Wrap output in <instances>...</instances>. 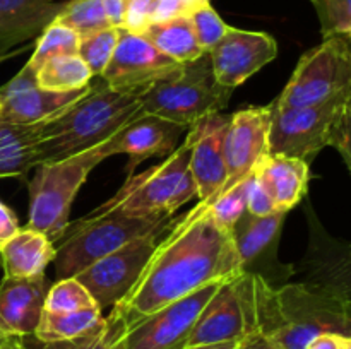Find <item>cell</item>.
Masks as SVG:
<instances>
[{
	"instance_id": "1",
	"label": "cell",
	"mask_w": 351,
	"mask_h": 349,
	"mask_svg": "<svg viewBox=\"0 0 351 349\" xmlns=\"http://www.w3.org/2000/svg\"><path fill=\"white\" fill-rule=\"evenodd\" d=\"M242 274L232 231L204 202L175 218L123 300L113 305L127 328L211 283Z\"/></svg>"
},
{
	"instance_id": "2",
	"label": "cell",
	"mask_w": 351,
	"mask_h": 349,
	"mask_svg": "<svg viewBox=\"0 0 351 349\" xmlns=\"http://www.w3.org/2000/svg\"><path fill=\"white\" fill-rule=\"evenodd\" d=\"M249 276V274H247ZM254 328L276 349H305L324 332L351 337V308L314 293L304 284L273 287L250 276Z\"/></svg>"
},
{
	"instance_id": "3",
	"label": "cell",
	"mask_w": 351,
	"mask_h": 349,
	"mask_svg": "<svg viewBox=\"0 0 351 349\" xmlns=\"http://www.w3.org/2000/svg\"><path fill=\"white\" fill-rule=\"evenodd\" d=\"M139 109L137 94L115 91L99 79L88 94L45 123L36 144L38 164L65 159L106 142Z\"/></svg>"
},
{
	"instance_id": "4",
	"label": "cell",
	"mask_w": 351,
	"mask_h": 349,
	"mask_svg": "<svg viewBox=\"0 0 351 349\" xmlns=\"http://www.w3.org/2000/svg\"><path fill=\"white\" fill-rule=\"evenodd\" d=\"M197 123L189 127L185 140L160 164L139 174H129L122 188L112 198L98 205L84 218L127 216L156 219L175 216V212L197 197L195 183L189 171L192 146L197 137Z\"/></svg>"
},
{
	"instance_id": "5",
	"label": "cell",
	"mask_w": 351,
	"mask_h": 349,
	"mask_svg": "<svg viewBox=\"0 0 351 349\" xmlns=\"http://www.w3.org/2000/svg\"><path fill=\"white\" fill-rule=\"evenodd\" d=\"M351 94L302 108H276L269 127V154L311 164L324 147H335L350 168Z\"/></svg>"
},
{
	"instance_id": "6",
	"label": "cell",
	"mask_w": 351,
	"mask_h": 349,
	"mask_svg": "<svg viewBox=\"0 0 351 349\" xmlns=\"http://www.w3.org/2000/svg\"><path fill=\"white\" fill-rule=\"evenodd\" d=\"M232 92L233 89L216 81L209 55L204 53L144 89L137 99L143 113L189 129L206 116L221 113Z\"/></svg>"
},
{
	"instance_id": "7",
	"label": "cell",
	"mask_w": 351,
	"mask_h": 349,
	"mask_svg": "<svg viewBox=\"0 0 351 349\" xmlns=\"http://www.w3.org/2000/svg\"><path fill=\"white\" fill-rule=\"evenodd\" d=\"M106 157H110L108 140L75 156L38 164L29 181V219L26 228L57 243L67 229L72 202L79 188Z\"/></svg>"
},
{
	"instance_id": "8",
	"label": "cell",
	"mask_w": 351,
	"mask_h": 349,
	"mask_svg": "<svg viewBox=\"0 0 351 349\" xmlns=\"http://www.w3.org/2000/svg\"><path fill=\"white\" fill-rule=\"evenodd\" d=\"M170 218L173 216L156 219L101 216L81 218L72 224L69 222L64 236L58 240L60 245L55 248V276L57 279L75 277L96 260L146 235Z\"/></svg>"
},
{
	"instance_id": "9",
	"label": "cell",
	"mask_w": 351,
	"mask_h": 349,
	"mask_svg": "<svg viewBox=\"0 0 351 349\" xmlns=\"http://www.w3.org/2000/svg\"><path fill=\"white\" fill-rule=\"evenodd\" d=\"M351 94L350 38L335 36L302 55L276 108H302Z\"/></svg>"
},
{
	"instance_id": "10",
	"label": "cell",
	"mask_w": 351,
	"mask_h": 349,
	"mask_svg": "<svg viewBox=\"0 0 351 349\" xmlns=\"http://www.w3.org/2000/svg\"><path fill=\"white\" fill-rule=\"evenodd\" d=\"M175 218L177 216L153 228L146 235L125 243L103 259L96 260L75 276V279L89 291L99 310L112 308L125 298L143 272L149 257L153 255L160 238L170 228Z\"/></svg>"
},
{
	"instance_id": "11",
	"label": "cell",
	"mask_w": 351,
	"mask_h": 349,
	"mask_svg": "<svg viewBox=\"0 0 351 349\" xmlns=\"http://www.w3.org/2000/svg\"><path fill=\"white\" fill-rule=\"evenodd\" d=\"M254 328L250 276L239 274L219 283L199 313L185 348L239 341Z\"/></svg>"
},
{
	"instance_id": "12",
	"label": "cell",
	"mask_w": 351,
	"mask_h": 349,
	"mask_svg": "<svg viewBox=\"0 0 351 349\" xmlns=\"http://www.w3.org/2000/svg\"><path fill=\"white\" fill-rule=\"evenodd\" d=\"M180 67L182 64L161 53L144 36L120 27L119 43L103 70L101 81L115 91L139 96Z\"/></svg>"
},
{
	"instance_id": "13",
	"label": "cell",
	"mask_w": 351,
	"mask_h": 349,
	"mask_svg": "<svg viewBox=\"0 0 351 349\" xmlns=\"http://www.w3.org/2000/svg\"><path fill=\"white\" fill-rule=\"evenodd\" d=\"M219 283L208 284L127 328L123 349H185L199 313Z\"/></svg>"
},
{
	"instance_id": "14",
	"label": "cell",
	"mask_w": 351,
	"mask_h": 349,
	"mask_svg": "<svg viewBox=\"0 0 351 349\" xmlns=\"http://www.w3.org/2000/svg\"><path fill=\"white\" fill-rule=\"evenodd\" d=\"M288 212L256 218L243 212L242 218L232 228L233 245L240 260V269L249 276H259L274 287L278 281H285L293 274L291 267L278 262V243Z\"/></svg>"
},
{
	"instance_id": "15",
	"label": "cell",
	"mask_w": 351,
	"mask_h": 349,
	"mask_svg": "<svg viewBox=\"0 0 351 349\" xmlns=\"http://www.w3.org/2000/svg\"><path fill=\"white\" fill-rule=\"evenodd\" d=\"M273 103L267 106H252L230 115L225 133L226 180L223 192L245 180L264 156L269 154V127Z\"/></svg>"
},
{
	"instance_id": "16",
	"label": "cell",
	"mask_w": 351,
	"mask_h": 349,
	"mask_svg": "<svg viewBox=\"0 0 351 349\" xmlns=\"http://www.w3.org/2000/svg\"><path fill=\"white\" fill-rule=\"evenodd\" d=\"M208 55L216 81L225 88L235 89L276 58L278 43L267 33L228 26L225 36Z\"/></svg>"
},
{
	"instance_id": "17",
	"label": "cell",
	"mask_w": 351,
	"mask_h": 349,
	"mask_svg": "<svg viewBox=\"0 0 351 349\" xmlns=\"http://www.w3.org/2000/svg\"><path fill=\"white\" fill-rule=\"evenodd\" d=\"M93 84L77 91H47L36 84V74L26 64L0 88V122L19 125L47 122L88 94Z\"/></svg>"
},
{
	"instance_id": "18",
	"label": "cell",
	"mask_w": 351,
	"mask_h": 349,
	"mask_svg": "<svg viewBox=\"0 0 351 349\" xmlns=\"http://www.w3.org/2000/svg\"><path fill=\"white\" fill-rule=\"evenodd\" d=\"M187 130L184 125L160 116L147 115L139 109L127 125L110 137L108 153L110 156L127 154L130 159L127 171L132 174L134 168L149 157L170 156L178 147V140Z\"/></svg>"
},
{
	"instance_id": "19",
	"label": "cell",
	"mask_w": 351,
	"mask_h": 349,
	"mask_svg": "<svg viewBox=\"0 0 351 349\" xmlns=\"http://www.w3.org/2000/svg\"><path fill=\"white\" fill-rule=\"evenodd\" d=\"M230 115L215 113L197 122V137L194 140L189 161V171L195 183L199 202L211 205L221 194L226 180L225 133Z\"/></svg>"
},
{
	"instance_id": "20",
	"label": "cell",
	"mask_w": 351,
	"mask_h": 349,
	"mask_svg": "<svg viewBox=\"0 0 351 349\" xmlns=\"http://www.w3.org/2000/svg\"><path fill=\"white\" fill-rule=\"evenodd\" d=\"M45 274L26 279L3 277L0 283V334L33 335L45 310Z\"/></svg>"
},
{
	"instance_id": "21",
	"label": "cell",
	"mask_w": 351,
	"mask_h": 349,
	"mask_svg": "<svg viewBox=\"0 0 351 349\" xmlns=\"http://www.w3.org/2000/svg\"><path fill=\"white\" fill-rule=\"evenodd\" d=\"M326 240V243H319L312 238L307 255L308 281L302 284L350 308V250L339 255L345 243L335 242L329 236Z\"/></svg>"
},
{
	"instance_id": "22",
	"label": "cell",
	"mask_w": 351,
	"mask_h": 349,
	"mask_svg": "<svg viewBox=\"0 0 351 349\" xmlns=\"http://www.w3.org/2000/svg\"><path fill=\"white\" fill-rule=\"evenodd\" d=\"M60 7L53 0H0V51L40 36Z\"/></svg>"
},
{
	"instance_id": "23",
	"label": "cell",
	"mask_w": 351,
	"mask_h": 349,
	"mask_svg": "<svg viewBox=\"0 0 351 349\" xmlns=\"http://www.w3.org/2000/svg\"><path fill=\"white\" fill-rule=\"evenodd\" d=\"M280 211L288 212L300 204L308 188V163L283 154H267L254 168Z\"/></svg>"
},
{
	"instance_id": "24",
	"label": "cell",
	"mask_w": 351,
	"mask_h": 349,
	"mask_svg": "<svg viewBox=\"0 0 351 349\" xmlns=\"http://www.w3.org/2000/svg\"><path fill=\"white\" fill-rule=\"evenodd\" d=\"M55 259V245L41 233L21 228L12 238L0 245V266L3 277L26 279L45 274Z\"/></svg>"
},
{
	"instance_id": "25",
	"label": "cell",
	"mask_w": 351,
	"mask_h": 349,
	"mask_svg": "<svg viewBox=\"0 0 351 349\" xmlns=\"http://www.w3.org/2000/svg\"><path fill=\"white\" fill-rule=\"evenodd\" d=\"M47 122L31 125L0 122V178L23 177L38 166L36 144Z\"/></svg>"
},
{
	"instance_id": "26",
	"label": "cell",
	"mask_w": 351,
	"mask_h": 349,
	"mask_svg": "<svg viewBox=\"0 0 351 349\" xmlns=\"http://www.w3.org/2000/svg\"><path fill=\"white\" fill-rule=\"evenodd\" d=\"M141 36L146 38L154 48L178 64H187L206 53L195 40L189 16L149 24Z\"/></svg>"
},
{
	"instance_id": "27",
	"label": "cell",
	"mask_w": 351,
	"mask_h": 349,
	"mask_svg": "<svg viewBox=\"0 0 351 349\" xmlns=\"http://www.w3.org/2000/svg\"><path fill=\"white\" fill-rule=\"evenodd\" d=\"M103 311L98 307L84 308L77 311H65V313H53V311L43 310L34 331V337L41 344H51V342H65L77 339L88 334L101 322Z\"/></svg>"
},
{
	"instance_id": "28",
	"label": "cell",
	"mask_w": 351,
	"mask_h": 349,
	"mask_svg": "<svg viewBox=\"0 0 351 349\" xmlns=\"http://www.w3.org/2000/svg\"><path fill=\"white\" fill-rule=\"evenodd\" d=\"M36 84L41 89L67 92L84 89L91 84L93 74L77 55L55 57L36 68Z\"/></svg>"
},
{
	"instance_id": "29",
	"label": "cell",
	"mask_w": 351,
	"mask_h": 349,
	"mask_svg": "<svg viewBox=\"0 0 351 349\" xmlns=\"http://www.w3.org/2000/svg\"><path fill=\"white\" fill-rule=\"evenodd\" d=\"M125 324L115 310H110L106 317L101 318L98 325L88 334L65 342H51L43 344L41 349H123V335Z\"/></svg>"
},
{
	"instance_id": "30",
	"label": "cell",
	"mask_w": 351,
	"mask_h": 349,
	"mask_svg": "<svg viewBox=\"0 0 351 349\" xmlns=\"http://www.w3.org/2000/svg\"><path fill=\"white\" fill-rule=\"evenodd\" d=\"M51 23L69 27L79 38L112 27L99 0H69L62 3L60 10Z\"/></svg>"
},
{
	"instance_id": "31",
	"label": "cell",
	"mask_w": 351,
	"mask_h": 349,
	"mask_svg": "<svg viewBox=\"0 0 351 349\" xmlns=\"http://www.w3.org/2000/svg\"><path fill=\"white\" fill-rule=\"evenodd\" d=\"M79 36L62 24L50 23L36 40L33 55L27 60V65L36 72L38 67L47 60L55 57H65V55H77Z\"/></svg>"
},
{
	"instance_id": "32",
	"label": "cell",
	"mask_w": 351,
	"mask_h": 349,
	"mask_svg": "<svg viewBox=\"0 0 351 349\" xmlns=\"http://www.w3.org/2000/svg\"><path fill=\"white\" fill-rule=\"evenodd\" d=\"M119 29L120 27H106L79 38L77 57L88 65L93 77H101L103 70L108 65L119 43Z\"/></svg>"
},
{
	"instance_id": "33",
	"label": "cell",
	"mask_w": 351,
	"mask_h": 349,
	"mask_svg": "<svg viewBox=\"0 0 351 349\" xmlns=\"http://www.w3.org/2000/svg\"><path fill=\"white\" fill-rule=\"evenodd\" d=\"M91 307H98V305L95 303L89 291L75 277L57 279L51 284L50 289H47V296H45V310L47 311L65 313V311H77Z\"/></svg>"
},
{
	"instance_id": "34",
	"label": "cell",
	"mask_w": 351,
	"mask_h": 349,
	"mask_svg": "<svg viewBox=\"0 0 351 349\" xmlns=\"http://www.w3.org/2000/svg\"><path fill=\"white\" fill-rule=\"evenodd\" d=\"M321 21L324 40L351 36V0H311Z\"/></svg>"
},
{
	"instance_id": "35",
	"label": "cell",
	"mask_w": 351,
	"mask_h": 349,
	"mask_svg": "<svg viewBox=\"0 0 351 349\" xmlns=\"http://www.w3.org/2000/svg\"><path fill=\"white\" fill-rule=\"evenodd\" d=\"M250 177V174H249ZM249 177L232 187L230 190L218 195L215 202L209 207V214L213 216L219 226L232 231L235 222L239 221L247 211V188H249Z\"/></svg>"
},
{
	"instance_id": "36",
	"label": "cell",
	"mask_w": 351,
	"mask_h": 349,
	"mask_svg": "<svg viewBox=\"0 0 351 349\" xmlns=\"http://www.w3.org/2000/svg\"><path fill=\"white\" fill-rule=\"evenodd\" d=\"M189 19H191L195 40H197L199 47H201L206 53L225 36L226 29H228V24H225V21H223L221 17H219V14L213 9L211 3L195 9L194 12L189 16Z\"/></svg>"
},
{
	"instance_id": "37",
	"label": "cell",
	"mask_w": 351,
	"mask_h": 349,
	"mask_svg": "<svg viewBox=\"0 0 351 349\" xmlns=\"http://www.w3.org/2000/svg\"><path fill=\"white\" fill-rule=\"evenodd\" d=\"M278 211L280 209L276 207L273 197L254 170L249 177V188H247V212L250 216H256V218H264V216L274 214Z\"/></svg>"
},
{
	"instance_id": "38",
	"label": "cell",
	"mask_w": 351,
	"mask_h": 349,
	"mask_svg": "<svg viewBox=\"0 0 351 349\" xmlns=\"http://www.w3.org/2000/svg\"><path fill=\"white\" fill-rule=\"evenodd\" d=\"M158 2L160 0H125L123 29L143 34L144 29L151 24V17H153Z\"/></svg>"
},
{
	"instance_id": "39",
	"label": "cell",
	"mask_w": 351,
	"mask_h": 349,
	"mask_svg": "<svg viewBox=\"0 0 351 349\" xmlns=\"http://www.w3.org/2000/svg\"><path fill=\"white\" fill-rule=\"evenodd\" d=\"M305 349H351V337L338 332H324L315 335Z\"/></svg>"
},
{
	"instance_id": "40",
	"label": "cell",
	"mask_w": 351,
	"mask_h": 349,
	"mask_svg": "<svg viewBox=\"0 0 351 349\" xmlns=\"http://www.w3.org/2000/svg\"><path fill=\"white\" fill-rule=\"evenodd\" d=\"M19 229V221H17L12 209H9L2 201H0V245H2L3 242H7L9 238H12Z\"/></svg>"
},
{
	"instance_id": "41",
	"label": "cell",
	"mask_w": 351,
	"mask_h": 349,
	"mask_svg": "<svg viewBox=\"0 0 351 349\" xmlns=\"http://www.w3.org/2000/svg\"><path fill=\"white\" fill-rule=\"evenodd\" d=\"M185 16L182 7L178 5L177 0H160L154 9L153 17H151V24L154 23H165V21L175 19V17Z\"/></svg>"
},
{
	"instance_id": "42",
	"label": "cell",
	"mask_w": 351,
	"mask_h": 349,
	"mask_svg": "<svg viewBox=\"0 0 351 349\" xmlns=\"http://www.w3.org/2000/svg\"><path fill=\"white\" fill-rule=\"evenodd\" d=\"M105 16L112 27H123L125 17V0H99Z\"/></svg>"
},
{
	"instance_id": "43",
	"label": "cell",
	"mask_w": 351,
	"mask_h": 349,
	"mask_svg": "<svg viewBox=\"0 0 351 349\" xmlns=\"http://www.w3.org/2000/svg\"><path fill=\"white\" fill-rule=\"evenodd\" d=\"M235 349H276L259 331H252L243 335Z\"/></svg>"
},
{
	"instance_id": "44",
	"label": "cell",
	"mask_w": 351,
	"mask_h": 349,
	"mask_svg": "<svg viewBox=\"0 0 351 349\" xmlns=\"http://www.w3.org/2000/svg\"><path fill=\"white\" fill-rule=\"evenodd\" d=\"M0 349H27L24 341L21 337H14V335H2L0 337Z\"/></svg>"
},
{
	"instance_id": "45",
	"label": "cell",
	"mask_w": 351,
	"mask_h": 349,
	"mask_svg": "<svg viewBox=\"0 0 351 349\" xmlns=\"http://www.w3.org/2000/svg\"><path fill=\"white\" fill-rule=\"evenodd\" d=\"M177 2H178V5L182 7V10H184L185 16H191L195 9H199V7H202V5H208L209 0H177Z\"/></svg>"
},
{
	"instance_id": "46",
	"label": "cell",
	"mask_w": 351,
	"mask_h": 349,
	"mask_svg": "<svg viewBox=\"0 0 351 349\" xmlns=\"http://www.w3.org/2000/svg\"><path fill=\"white\" fill-rule=\"evenodd\" d=\"M240 341V339H239ZM239 341H228V342H219V344H206V346H192V348L185 349H235Z\"/></svg>"
},
{
	"instance_id": "47",
	"label": "cell",
	"mask_w": 351,
	"mask_h": 349,
	"mask_svg": "<svg viewBox=\"0 0 351 349\" xmlns=\"http://www.w3.org/2000/svg\"><path fill=\"white\" fill-rule=\"evenodd\" d=\"M21 50H10V51H0V64H2L3 60H7V58L14 57V55H19Z\"/></svg>"
},
{
	"instance_id": "48",
	"label": "cell",
	"mask_w": 351,
	"mask_h": 349,
	"mask_svg": "<svg viewBox=\"0 0 351 349\" xmlns=\"http://www.w3.org/2000/svg\"><path fill=\"white\" fill-rule=\"evenodd\" d=\"M0 337H2V334H0Z\"/></svg>"
}]
</instances>
